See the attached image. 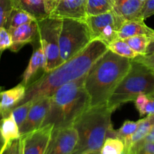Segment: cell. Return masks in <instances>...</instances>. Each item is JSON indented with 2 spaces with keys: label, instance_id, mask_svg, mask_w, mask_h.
<instances>
[{
  "label": "cell",
  "instance_id": "1",
  "mask_svg": "<svg viewBox=\"0 0 154 154\" xmlns=\"http://www.w3.org/2000/svg\"><path fill=\"white\" fill-rule=\"evenodd\" d=\"M108 50V46L104 42L97 39L92 41L75 57L51 72H45L38 79L29 84L25 96L18 105L29 101L34 102L42 98L50 97L64 84L84 76Z\"/></svg>",
  "mask_w": 154,
  "mask_h": 154
},
{
  "label": "cell",
  "instance_id": "2",
  "mask_svg": "<svg viewBox=\"0 0 154 154\" xmlns=\"http://www.w3.org/2000/svg\"><path fill=\"white\" fill-rule=\"evenodd\" d=\"M132 66V60L108 51L85 75L84 86L90 107L105 105Z\"/></svg>",
  "mask_w": 154,
  "mask_h": 154
},
{
  "label": "cell",
  "instance_id": "3",
  "mask_svg": "<svg viewBox=\"0 0 154 154\" xmlns=\"http://www.w3.org/2000/svg\"><path fill=\"white\" fill-rule=\"evenodd\" d=\"M85 75L64 84L50 96V109L42 126L52 125L54 129H60L74 126L90 108V97L84 86Z\"/></svg>",
  "mask_w": 154,
  "mask_h": 154
},
{
  "label": "cell",
  "instance_id": "4",
  "mask_svg": "<svg viewBox=\"0 0 154 154\" xmlns=\"http://www.w3.org/2000/svg\"><path fill=\"white\" fill-rule=\"evenodd\" d=\"M112 113L107 104L90 107L83 113L74 124L78 141L73 154H100L104 142L113 128Z\"/></svg>",
  "mask_w": 154,
  "mask_h": 154
},
{
  "label": "cell",
  "instance_id": "5",
  "mask_svg": "<svg viewBox=\"0 0 154 154\" xmlns=\"http://www.w3.org/2000/svg\"><path fill=\"white\" fill-rule=\"evenodd\" d=\"M154 92V71L145 65L132 60V66L108 99L107 105L114 112L119 107L134 102L141 94Z\"/></svg>",
  "mask_w": 154,
  "mask_h": 154
},
{
  "label": "cell",
  "instance_id": "6",
  "mask_svg": "<svg viewBox=\"0 0 154 154\" xmlns=\"http://www.w3.org/2000/svg\"><path fill=\"white\" fill-rule=\"evenodd\" d=\"M93 41L86 20L65 18L62 21L60 35V58L62 63L82 51Z\"/></svg>",
  "mask_w": 154,
  "mask_h": 154
},
{
  "label": "cell",
  "instance_id": "7",
  "mask_svg": "<svg viewBox=\"0 0 154 154\" xmlns=\"http://www.w3.org/2000/svg\"><path fill=\"white\" fill-rule=\"evenodd\" d=\"M63 19L48 17L38 20V38L46 58L44 72H49L62 64L60 35Z\"/></svg>",
  "mask_w": 154,
  "mask_h": 154
},
{
  "label": "cell",
  "instance_id": "8",
  "mask_svg": "<svg viewBox=\"0 0 154 154\" xmlns=\"http://www.w3.org/2000/svg\"><path fill=\"white\" fill-rule=\"evenodd\" d=\"M78 141L74 126L54 129L45 154H73Z\"/></svg>",
  "mask_w": 154,
  "mask_h": 154
},
{
  "label": "cell",
  "instance_id": "9",
  "mask_svg": "<svg viewBox=\"0 0 154 154\" xmlns=\"http://www.w3.org/2000/svg\"><path fill=\"white\" fill-rule=\"evenodd\" d=\"M53 130L52 125H45L37 130L21 136L23 154H45Z\"/></svg>",
  "mask_w": 154,
  "mask_h": 154
},
{
  "label": "cell",
  "instance_id": "10",
  "mask_svg": "<svg viewBox=\"0 0 154 154\" xmlns=\"http://www.w3.org/2000/svg\"><path fill=\"white\" fill-rule=\"evenodd\" d=\"M50 102V97H45L33 102L26 119L20 127V136L42 127L49 111Z\"/></svg>",
  "mask_w": 154,
  "mask_h": 154
},
{
  "label": "cell",
  "instance_id": "11",
  "mask_svg": "<svg viewBox=\"0 0 154 154\" xmlns=\"http://www.w3.org/2000/svg\"><path fill=\"white\" fill-rule=\"evenodd\" d=\"M86 7L87 0H57L50 16L85 20L87 17Z\"/></svg>",
  "mask_w": 154,
  "mask_h": 154
},
{
  "label": "cell",
  "instance_id": "12",
  "mask_svg": "<svg viewBox=\"0 0 154 154\" xmlns=\"http://www.w3.org/2000/svg\"><path fill=\"white\" fill-rule=\"evenodd\" d=\"M12 45L10 50L12 52H18L24 45L32 43L38 38V20L21 25L11 30Z\"/></svg>",
  "mask_w": 154,
  "mask_h": 154
},
{
  "label": "cell",
  "instance_id": "13",
  "mask_svg": "<svg viewBox=\"0 0 154 154\" xmlns=\"http://www.w3.org/2000/svg\"><path fill=\"white\" fill-rule=\"evenodd\" d=\"M85 20L90 28L93 40L97 38L101 32L107 26L112 24L117 26L120 29L124 21H126L121 17L119 16L114 10L96 16L87 17Z\"/></svg>",
  "mask_w": 154,
  "mask_h": 154
},
{
  "label": "cell",
  "instance_id": "14",
  "mask_svg": "<svg viewBox=\"0 0 154 154\" xmlns=\"http://www.w3.org/2000/svg\"><path fill=\"white\" fill-rule=\"evenodd\" d=\"M15 8L23 9L32 15L37 20L51 15L56 2L52 0H13Z\"/></svg>",
  "mask_w": 154,
  "mask_h": 154
},
{
  "label": "cell",
  "instance_id": "15",
  "mask_svg": "<svg viewBox=\"0 0 154 154\" xmlns=\"http://www.w3.org/2000/svg\"><path fill=\"white\" fill-rule=\"evenodd\" d=\"M26 92V86L19 84L7 90H0V115H7L23 100Z\"/></svg>",
  "mask_w": 154,
  "mask_h": 154
},
{
  "label": "cell",
  "instance_id": "16",
  "mask_svg": "<svg viewBox=\"0 0 154 154\" xmlns=\"http://www.w3.org/2000/svg\"><path fill=\"white\" fill-rule=\"evenodd\" d=\"M114 11L124 20H144L141 17L144 2L140 0H113Z\"/></svg>",
  "mask_w": 154,
  "mask_h": 154
},
{
  "label": "cell",
  "instance_id": "17",
  "mask_svg": "<svg viewBox=\"0 0 154 154\" xmlns=\"http://www.w3.org/2000/svg\"><path fill=\"white\" fill-rule=\"evenodd\" d=\"M45 63H46L45 54L44 52L43 48L40 44V45L33 51V54L30 58L28 66L23 74L21 84H24L27 87L29 85V81L35 76V75L40 69H42L44 70Z\"/></svg>",
  "mask_w": 154,
  "mask_h": 154
},
{
  "label": "cell",
  "instance_id": "18",
  "mask_svg": "<svg viewBox=\"0 0 154 154\" xmlns=\"http://www.w3.org/2000/svg\"><path fill=\"white\" fill-rule=\"evenodd\" d=\"M20 127L11 113L0 120V138L3 146L20 138Z\"/></svg>",
  "mask_w": 154,
  "mask_h": 154
},
{
  "label": "cell",
  "instance_id": "19",
  "mask_svg": "<svg viewBox=\"0 0 154 154\" xmlns=\"http://www.w3.org/2000/svg\"><path fill=\"white\" fill-rule=\"evenodd\" d=\"M154 33L153 29L144 23V20H126L118 31V38L125 39L138 35H147L151 38Z\"/></svg>",
  "mask_w": 154,
  "mask_h": 154
},
{
  "label": "cell",
  "instance_id": "20",
  "mask_svg": "<svg viewBox=\"0 0 154 154\" xmlns=\"http://www.w3.org/2000/svg\"><path fill=\"white\" fill-rule=\"evenodd\" d=\"M154 126V114L153 115L147 116L144 118L139 120L138 129L135 131L134 135H132L129 143L126 144V150H129L134 144L139 142L140 141L145 138L147 134L150 132L151 129Z\"/></svg>",
  "mask_w": 154,
  "mask_h": 154
},
{
  "label": "cell",
  "instance_id": "21",
  "mask_svg": "<svg viewBox=\"0 0 154 154\" xmlns=\"http://www.w3.org/2000/svg\"><path fill=\"white\" fill-rule=\"evenodd\" d=\"M35 20V18L29 12L18 8H14L8 18L5 28L7 29L8 31H11L20 26L30 23Z\"/></svg>",
  "mask_w": 154,
  "mask_h": 154
},
{
  "label": "cell",
  "instance_id": "22",
  "mask_svg": "<svg viewBox=\"0 0 154 154\" xmlns=\"http://www.w3.org/2000/svg\"><path fill=\"white\" fill-rule=\"evenodd\" d=\"M87 15L96 16L114 10L113 0H87Z\"/></svg>",
  "mask_w": 154,
  "mask_h": 154
},
{
  "label": "cell",
  "instance_id": "23",
  "mask_svg": "<svg viewBox=\"0 0 154 154\" xmlns=\"http://www.w3.org/2000/svg\"><path fill=\"white\" fill-rule=\"evenodd\" d=\"M134 102L141 117L154 114V92L139 95Z\"/></svg>",
  "mask_w": 154,
  "mask_h": 154
},
{
  "label": "cell",
  "instance_id": "24",
  "mask_svg": "<svg viewBox=\"0 0 154 154\" xmlns=\"http://www.w3.org/2000/svg\"><path fill=\"white\" fill-rule=\"evenodd\" d=\"M152 38L147 35H138L125 39V42L129 45L135 53L140 56L147 55V51Z\"/></svg>",
  "mask_w": 154,
  "mask_h": 154
},
{
  "label": "cell",
  "instance_id": "25",
  "mask_svg": "<svg viewBox=\"0 0 154 154\" xmlns=\"http://www.w3.org/2000/svg\"><path fill=\"white\" fill-rule=\"evenodd\" d=\"M108 49L120 57H126L129 60H134L139 56L123 39L118 38L114 40L108 45Z\"/></svg>",
  "mask_w": 154,
  "mask_h": 154
},
{
  "label": "cell",
  "instance_id": "26",
  "mask_svg": "<svg viewBox=\"0 0 154 154\" xmlns=\"http://www.w3.org/2000/svg\"><path fill=\"white\" fill-rule=\"evenodd\" d=\"M126 150L123 140L117 137H108L101 149L100 154H123Z\"/></svg>",
  "mask_w": 154,
  "mask_h": 154
},
{
  "label": "cell",
  "instance_id": "27",
  "mask_svg": "<svg viewBox=\"0 0 154 154\" xmlns=\"http://www.w3.org/2000/svg\"><path fill=\"white\" fill-rule=\"evenodd\" d=\"M138 124H139V120L138 121L126 120L123 123L120 129L116 130V137L123 140L126 146L138 129Z\"/></svg>",
  "mask_w": 154,
  "mask_h": 154
},
{
  "label": "cell",
  "instance_id": "28",
  "mask_svg": "<svg viewBox=\"0 0 154 154\" xmlns=\"http://www.w3.org/2000/svg\"><path fill=\"white\" fill-rule=\"evenodd\" d=\"M32 104V101H29V102H25V103L22 104V105L15 107L14 108H13L10 111V113L12 114L14 120H16L19 127L22 126V124L24 123L26 119L29 111Z\"/></svg>",
  "mask_w": 154,
  "mask_h": 154
},
{
  "label": "cell",
  "instance_id": "29",
  "mask_svg": "<svg viewBox=\"0 0 154 154\" xmlns=\"http://www.w3.org/2000/svg\"><path fill=\"white\" fill-rule=\"evenodd\" d=\"M14 8L13 0H0V27H5L9 15Z\"/></svg>",
  "mask_w": 154,
  "mask_h": 154
},
{
  "label": "cell",
  "instance_id": "30",
  "mask_svg": "<svg viewBox=\"0 0 154 154\" xmlns=\"http://www.w3.org/2000/svg\"><path fill=\"white\" fill-rule=\"evenodd\" d=\"M0 154H23L22 138L14 140L0 150Z\"/></svg>",
  "mask_w": 154,
  "mask_h": 154
},
{
  "label": "cell",
  "instance_id": "31",
  "mask_svg": "<svg viewBox=\"0 0 154 154\" xmlns=\"http://www.w3.org/2000/svg\"><path fill=\"white\" fill-rule=\"evenodd\" d=\"M127 151L129 154H154V142L134 144Z\"/></svg>",
  "mask_w": 154,
  "mask_h": 154
},
{
  "label": "cell",
  "instance_id": "32",
  "mask_svg": "<svg viewBox=\"0 0 154 154\" xmlns=\"http://www.w3.org/2000/svg\"><path fill=\"white\" fill-rule=\"evenodd\" d=\"M12 45L11 35L5 27H0V52L10 50Z\"/></svg>",
  "mask_w": 154,
  "mask_h": 154
},
{
  "label": "cell",
  "instance_id": "33",
  "mask_svg": "<svg viewBox=\"0 0 154 154\" xmlns=\"http://www.w3.org/2000/svg\"><path fill=\"white\" fill-rule=\"evenodd\" d=\"M154 14V0H146L143 6L141 17L145 20L146 18Z\"/></svg>",
  "mask_w": 154,
  "mask_h": 154
},
{
  "label": "cell",
  "instance_id": "34",
  "mask_svg": "<svg viewBox=\"0 0 154 154\" xmlns=\"http://www.w3.org/2000/svg\"><path fill=\"white\" fill-rule=\"evenodd\" d=\"M133 60L145 65L146 66L154 71V54H147V55L144 56L139 55L136 58L134 59Z\"/></svg>",
  "mask_w": 154,
  "mask_h": 154
},
{
  "label": "cell",
  "instance_id": "35",
  "mask_svg": "<svg viewBox=\"0 0 154 154\" xmlns=\"http://www.w3.org/2000/svg\"><path fill=\"white\" fill-rule=\"evenodd\" d=\"M154 54V39H152L151 42H150V45L148 47V49H147V54Z\"/></svg>",
  "mask_w": 154,
  "mask_h": 154
},
{
  "label": "cell",
  "instance_id": "36",
  "mask_svg": "<svg viewBox=\"0 0 154 154\" xmlns=\"http://www.w3.org/2000/svg\"><path fill=\"white\" fill-rule=\"evenodd\" d=\"M123 154H129V153H128V151L126 150H125V151L123 152Z\"/></svg>",
  "mask_w": 154,
  "mask_h": 154
},
{
  "label": "cell",
  "instance_id": "37",
  "mask_svg": "<svg viewBox=\"0 0 154 154\" xmlns=\"http://www.w3.org/2000/svg\"><path fill=\"white\" fill-rule=\"evenodd\" d=\"M151 38H152V39H154V33H153V35H152V36H151Z\"/></svg>",
  "mask_w": 154,
  "mask_h": 154
},
{
  "label": "cell",
  "instance_id": "38",
  "mask_svg": "<svg viewBox=\"0 0 154 154\" xmlns=\"http://www.w3.org/2000/svg\"><path fill=\"white\" fill-rule=\"evenodd\" d=\"M140 1H141V2H145L146 0H140Z\"/></svg>",
  "mask_w": 154,
  "mask_h": 154
},
{
  "label": "cell",
  "instance_id": "39",
  "mask_svg": "<svg viewBox=\"0 0 154 154\" xmlns=\"http://www.w3.org/2000/svg\"><path fill=\"white\" fill-rule=\"evenodd\" d=\"M52 1H54V2H57V0H52Z\"/></svg>",
  "mask_w": 154,
  "mask_h": 154
},
{
  "label": "cell",
  "instance_id": "40",
  "mask_svg": "<svg viewBox=\"0 0 154 154\" xmlns=\"http://www.w3.org/2000/svg\"><path fill=\"white\" fill-rule=\"evenodd\" d=\"M1 89H2V88H1V87H0V90H1Z\"/></svg>",
  "mask_w": 154,
  "mask_h": 154
}]
</instances>
